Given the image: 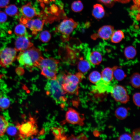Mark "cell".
<instances>
[{
  "label": "cell",
  "mask_w": 140,
  "mask_h": 140,
  "mask_svg": "<svg viewBox=\"0 0 140 140\" xmlns=\"http://www.w3.org/2000/svg\"><path fill=\"white\" fill-rule=\"evenodd\" d=\"M118 139L123 140H132L131 135L127 133H125L121 135L118 138Z\"/></svg>",
  "instance_id": "74e56055"
},
{
  "label": "cell",
  "mask_w": 140,
  "mask_h": 140,
  "mask_svg": "<svg viewBox=\"0 0 140 140\" xmlns=\"http://www.w3.org/2000/svg\"><path fill=\"white\" fill-rule=\"evenodd\" d=\"M7 134L10 136H14L17 132L16 128L14 127H8L6 130Z\"/></svg>",
  "instance_id": "d590c367"
},
{
  "label": "cell",
  "mask_w": 140,
  "mask_h": 140,
  "mask_svg": "<svg viewBox=\"0 0 140 140\" xmlns=\"http://www.w3.org/2000/svg\"><path fill=\"white\" fill-rule=\"evenodd\" d=\"M131 136L132 139L140 140V128H137L134 130Z\"/></svg>",
  "instance_id": "e575fe53"
},
{
  "label": "cell",
  "mask_w": 140,
  "mask_h": 140,
  "mask_svg": "<svg viewBox=\"0 0 140 140\" xmlns=\"http://www.w3.org/2000/svg\"><path fill=\"white\" fill-rule=\"evenodd\" d=\"M10 105V102L7 98L4 96L0 97V108L3 109H7Z\"/></svg>",
  "instance_id": "1f68e13d"
},
{
  "label": "cell",
  "mask_w": 140,
  "mask_h": 140,
  "mask_svg": "<svg viewBox=\"0 0 140 140\" xmlns=\"http://www.w3.org/2000/svg\"><path fill=\"white\" fill-rule=\"evenodd\" d=\"M78 23L72 18L63 20L57 28L58 32L61 35V38L64 41L68 40L70 35L74 29L76 28Z\"/></svg>",
  "instance_id": "5b68a950"
},
{
  "label": "cell",
  "mask_w": 140,
  "mask_h": 140,
  "mask_svg": "<svg viewBox=\"0 0 140 140\" xmlns=\"http://www.w3.org/2000/svg\"><path fill=\"white\" fill-rule=\"evenodd\" d=\"M50 9L51 12L54 14L57 13L58 10V7L55 5H52Z\"/></svg>",
  "instance_id": "60d3db41"
},
{
  "label": "cell",
  "mask_w": 140,
  "mask_h": 140,
  "mask_svg": "<svg viewBox=\"0 0 140 140\" xmlns=\"http://www.w3.org/2000/svg\"><path fill=\"white\" fill-rule=\"evenodd\" d=\"M20 11L24 16L30 19L37 15L35 9L30 2L22 6L20 8Z\"/></svg>",
  "instance_id": "5bb4252c"
},
{
  "label": "cell",
  "mask_w": 140,
  "mask_h": 140,
  "mask_svg": "<svg viewBox=\"0 0 140 140\" xmlns=\"http://www.w3.org/2000/svg\"><path fill=\"white\" fill-rule=\"evenodd\" d=\"M98 1L103 4L108 8L112 7L114 5L116 0H97Z\"/></svg>",
  "instance_id": "836d02e7"
},
{
  "label": "cell",
  "mask_w": 140,
  "mask_h": 140,
  "mask_svg": "<svg viewBox=\"0 0 140 140\" xmlns=\"http://www.w3.org/2000/svg\"><path fill=\"white\" fill-rule=\"evenodd\" d=\"M33 46V44L26 35L19 36L15 42V49L18 51H21L29 49Z\"/></svg>",
  "instance_id": "8fae6325"
},
{
  "label": "cell",
  "mask_w": 140,
  "mask_h": 140,
  "mask_svg": "<svg viewBox=\"0 0 140 140\" xmlns=\"http://www.w3.org/2000/svg\"><path fill=\"white\" fill-rule=\"evenodd\" d=\"M133 100L136 105L140 107V93H136L134 94L133 96Z\"/></svg>",
  "instance_id": "d6a6232c"
},
{
  "label": "cell",
  "mask_w": 140,
  "mask_h": 140,
  "mask_svg": "<svg viewBox=\"0 0 140 140\" xmlns=\"http://www.w3.org/2000/svg\"><path fill=\"white\" fill-rule=\"evenodd\" d=\"M62 81L57 77L55 79L48 80L45 86L46 93L50 96L55 102L62 105V107L66 101V93L63 89Z\"/></svg>",
  "instance_id": "7a4b0ae2"
},
{
  "label": "cell",
  "mask_w": 140,
  "mask_h": 140,
  "mask_svg": "<svg viewBox=\"0 0 140 140\" xmlns=\"http://www.w3.org/2000/svg\"><path fill=\"white\" fill-rule=\"evenodd\" d=\"M130 82L132 86L135 88H140V74L135 72L133 73L130 78Z\"/></svg>",
  "instance_id": "603a6c76"
},
{
  "label": "cell",
  "mask_w": 140,
  "mask_h": 140,
  "mask_svg": "<svg viewBox=\"0 0 140 140\" xmlns=\"http://www.w3.org/2000/svg\"><path fill=\"white\" fill-rule=\"evenodd\" d=\"M51 130L54 136L55 139H67V138L66 136L62 132V129L57 127H53L52 128Z\"/></svg>",
  "instance_id": "cb8c5ba5"
},
{
  "label": "cell",
  "mask_w": 140,
  "mask_h": 140,
  "mask_svg": "<svg viewBox=\"0 0 140 140\" xmlns=\"http://www.w3.org/2000/svg\"><path fill=\"white\" fill-rule=\"evenodd\" d=\"M40 69L41 71V74L48 80L56 79L57 73L44 68H42Z\"/></svg>",
  "instance_id": "484cf974"
},
{
  "label": "cell",
  "mask_w": 140,
  "mask_h": 140,
  "mask_svg": "<svg viewBox=\"0 0 140 140\" xmlns=\"http://www.w3.org/2000/svg\"><path fill=\"white\" fill-rule=\"evenodd\" d=\"M101 76L102 80L107 82L110 83L114 78L113 67L104 68L102 71Z\"/></svg>",
  "instance_id": "ac0fdd59"
},
{
  "label": "cell",
  "mask_w": 140,
  "mask_h": 140,
  "mask_svg": "<svg viewBox=\"0 0 140 140\" xmlns=\"http://www.w3.org/2000/svg\"><path fill=\"white\" fill-rule=\"evenodd\" d=\"M29 120L21 124L18 123L17 127L19 131V137L24 139L36 135L38 132L37 126L35 119L30 116Z\"/></svg>",
  "instance_id": "277c9868"
},
{
  "label": "cell",
  "mask_w": 140,
  "mask_h": 140,
  "mask_svg": "<svg viewBox=\"0 0 140 140\" xmlns=\"http://www.w3.org/2000/svg\"><path fill=\"white\" fill-rule=\"evenodd\" d=\"M86 58L91 66L93 67L99 65L102 60L101 54L99 52L96 51L91 52L88 50L86 54Z\"/></svg>",
  "instance_id": "4fadbf2b"
},
{
  "label": "cell",
  "mask_w": 140,
  "mask_h": 140,
  "mask_svg": "<svg viewBox=\"0 0 140 140\" xmlns=\"http://www.w3.org/2000/svg\"><path fill=\"white\" fill-rule=\"evenodd\" d=\"M51 38V35L49 32L47 30H44L41 32L39 36V38L42 42L46 43L48 42Z\"/></svg>",
  "instance_id": "4dcf8cb0"
},
{
  "label": "cell",
  "mask_w": 140,
  "mask_h": 140,
  "mask_svg": "<svg viewBox=\"0 0 140 140\" xmlns=\"http://www.w3.org/2000/svg\"><path fill=\"white\" fill-rule=\"evenodd\" d=\"M131 0H116V2L122 3H126L129 2Z\"/></svg>",
  "instance_id": "b9f144b4"
},
{
  "label": "cell",
  "mask_w": 140,
  "mask_h": 140,
  "mask_svg": "<svg viewBox=\"0 0 140 140\" xmlns=\"http://www.w3.org/2000/svg\"><path fill=\"white\" fill-rule=\"evenodd\" d=\"M110 93L112 97L117 102L125 104L129 100V96L128 94L127 90L122 86L114 85Z\"/></svg>",
  "instance_id": "52a82bcc"
},
{
  "label": "cell",
  "mask_w": 140,
  "mask_h": 140,
  "mask_svg": "<svg viewBox=\"0 0 140 140\" xmlns=\"http://www.w3.org/2000/svg\"><path fill=\"white\" fill-rule=\"evenodd\" d=\"M101 79V74L99 72L97 71L92 72L88 76V79L89 81L94 84L96 83Z\"/></svg>",
  "instance_id": "4316f807"
},
{
  "label": "cell",
  "mask_w": 140,
  "mask_h": 140,
  "mask_svg": "<svg viewBox=\"0 0 140 140\" xmlns=\"http://www.w3.org/2000/svg\"><path fill=\"white\" fill-rule=\"evenodd\" d=\"M44 22V20L38 19H33L32 27L30 29L32 31V34L36 35L38 32L41 31L43 29Z\"/></svg>",
  "instance_id": "e0dca14e"
},
{
  "label": "cell",
  "mask_w": 140,
  "mask_h": 140,
  "mask_svg": "<svg viewBox=\"0 0 140 140\" xmlns=\"http://www.w3.org/2000/svg\"><path fill=\"white\" fill-rule=\"evenodd\" d=\"M5 12L9 16H12L19 15V12L17 7L14 4H11L6 7Z\"/></svg>",
  "instance_id": "d4e9b609"
},
{
  "label": "cell",
  "mask_w": 140,
  "mask_h": 140,
  "mask_svg": "<svg viewBox=\"0 0 140 140\" xmlns=\"http://www.w3.org/2000/svg\"><path fill=\"white\" fill-rule=\"evenodd\" d=\"M7 16L3 12H0V24L5 22L7 19Z\"/></svg>",
  "instance_id": "f35d334b"
},
{
  "label": "cell",
  "mask_w": 140,
  "mask_h": 140,
  "mask_svg": "<svg viewBox=\"0 0 140 140\" xmlns=\"http://www.w3.org/2000/svg\"><path fill=\"white\" fill-rule=\"evenodd\" d=\"M62 88L66 93L78 95L79 88V84L85 77L83 74L79 72L74 74L67 72L62 73Z\"/></svg>",
  "instance_id": "3957f363"
},
{
  "label": "cell",
  "mask_w": 140,
  "mask_h": 140,
  "mask_svg": "<svg viewBox=\"0 0 140 140\" xmlns=\"http://www.w3.org/2000/svg\"><path fill=\"white\" fill-rule=\"evenodd\" d=\"M83 5L81 1L80 0L74 1L71 5L72 10L75 12L81 11L83 9Z\"/></svg>",
  "instance_id": "f546056e"
},
{
  "label": "cell",
  "mask_w": 140,
  "mask_h": 140,
  "mask_svg": "<svg viewBox=\"0 0 140 140\" xmlns=\"http://www.w3.org/2000/svg\"><path fill=\"white\" fill-rule=\"evenodd\" d=\"M137 51L135 48L132 46L126 47L124 51V54L125 58L128 60L133 59L137 54Z\"/></svg>",
  "instance_id": "ffe728a7"
},
{
  "label": "cell",
  "mask_w": 140,
  "mask_h": 140,
  "mask_svg": "<svg viewBox=\"0 0 140 140\" xmlns=\"http://www.w3.org/2000/svg\"><path fill=\"white\" fill-rule=\"evenodd\" d=\"M91 66L86 59H83L82 57L79 58L77 65V68L79 72L83 74H85L89 71Z\"/></svg>",
  "instance_id": "9a60e30c"
},
{
  "label": "cell",
  "mask_w": 140,
  "mask_h": 140,
  "mask_svg": "<svg viewBox=\"0 0 140 140\" xmlns=\"http://www.w3.org/2000/svg\"><path fill=\"white\" fill-rule=\"evenodd\" d=\"M92 14L93 17L97 19L103 18L105 14V11L103 6L99 4L94 5Z\"/></svg>",
  "instance_id": "2e32d148"
},
{
  "label": "cell",
  "mask_w": 140,
  "mask_h": 140,
  "mask_svg": "<svg viewBox=\"0 0 140 140\" xmlns=\"http://www.w3.org/2000/svg\"><path fill=\"white\" fill-rule=\"evenodd\" d=\"M14 32L18 36L25 35L27 33L25 26L21 23L17 25L15 27Z\"/></svg>",
  "instance_id": "f1b7e54d"
},
{
  "label": "cell",
  "mask_w": 140,
  "mask_h": 140,
  "mask_svg": "<svg viewBox=\"0 0 140 140\" xmlns=\"http://www.w3.org/2000/svg\"><path fill=\"white\" fill-rule=\"evenodd\" d=\"M15 48L6 47L0 51V65L6 67L11 65L17 58V52Z\"/></svg>",
  "instance_id": "8992f818"
},
{
  "label": "cell",
  "mask_w": 140,
  "mask_h": 140,
  "mask_svg": "<svg viewBox=\"0 0 140 140\" xmlns=\"http://www.w3.org/2000/svg\"><path fill=\"white\" fill-rule=\"evenodd\" d=\"M95 85L92 86L93 91L99 93H103L106 92L110 93L113 86L111 85L110 83L106 82L101 79Z\"/></svg>",
  "instance_id": "7c38bea8"
},
{
  "label": "cell",
  "mask_w": 140,
  "mask_h": 140,
  "mask_svg": "<svg viewBox=\"0 0 140 140\" xmlns=\"http://www.w3.org/2000/svg\"><path fill=\"white\" fill-rule=\"evenodd\" d=\"M43 58L40 50L34 46L20 52L17 59L19 64L24 67L31 69L37 67Z\"/></svg>",
  "instance_id": "6da1fadb"
},
{
  "label": "cell",
  "mask_w": 140,
  "mask_h": 140,
  "mask_svg": "<svg viewBox=\"0 0 140 140\" xmlns=\"http://www.w3.org/2000/svg\"><path fill=\"white\" fill-rule=\"evenodd\" d=\"M115 114L116 117L118 119L122 120L125 118L128 115L127 109L125 107H120L116 110Z\"/></svg>",
  "instance_id": "7402d4cb"
},
{
  "label": "cell",
  "mask_w": 140,
  "mask_h": 140,
  "mask_svg": "<svg viewBox=\"0 0 140 140\" xmlns=\"http://www.w3.org/2000/svg\"><path fill=\"white\" fill-rule=\"evenodd\" d=\"M114 31V27L109 25H105L100 27L97 33L92 35V39L96 40L98 38L107 40L110 38Z\"/></svg>",
  "instance_id": "9c48e42d"
},
{
  "label": "cell",
  "mask_w": 140,
  "mask_h": 140,
  "mask_svg": "<svg viewBox=\"0 0 140 140\" xmlns=\"http://www.w3.org/2000/svg\"><path fill=\"white\" fill-rule=\"evenodd\" d=\"M124 35L123 32L120 30L114 31L110 38L111 41L114 43H118L124 38Z\"/></svg>",
  "instance_id": "44dd1931"
},
{
  "label": "cell",
  "mask_w": 140,
  "mask_h": 140,
  "mask_svg": "<svg viewBox=\"0 0 140 140\" xmlns=\"http://www.w3.org/2000/svg\"><path fill=\"white\" fill-rule=\"evenodd\" d=\"M84 117H82L76 110L69 108L65 115V121L68 123L82 126L84 124Z\"/></svg>",
  "instance_id": "ba28073f"
},
{
  "label": "cell",
  "mask_w": 140,
  "mask_h": 140,
  "mask_svg": "<svg viewBox=\"0 0 140 140\" xmlns=\"http://www.w3.org/2000/svg\"><path fill=\"white\" fill-rule=\"evenodd\" d=\"M8 127V121L3 116L0 115V137L4 135Z\"/></svg>",
  "instance_id": "83f0119b"
},
{
  "label": "cell",
  "mask_w": 140,
  "mask_h": 140,
  "mask_svg": "<svg viewBox=\"0 0 140 140\" xmlns=\"http://www.w3.org/2000/svg\"><path fill=\"white\" fill-rule=\"evenodd\" d=\"M113 68V77L116 80L121 81L126 77V75L120 67L115 66Z\"/></svg>",
  "instance_id": "d6986e66"
},
{
  "label": "cell",
  "mask_w": 140,
  "mask_h": 140,
  "mask_svg": "<svg viewBox=\"0 0 140 140\" xmlns=\"http://www.w3.org/2000/svg\"><path fill=\"white\" fill-rule=\"evenodd\" d=\"M45 3H47L49 1V0H43Z\"/></svg>",
  "instance_id": "7bdbcfd3"
},
{
  "label": "cell",
  "mask_w": 140,
  "mask_h": 140,
  "mask_svg": "<svg viewBox=\"0 0 140 140\" xmlns=\"http://www.w3.org/2000/svg\"><path fill=\"white\" fill-rule=\"evenodd\" d=\"M59 62V60L52 58H43L39 62L38 67L40 69L44 68L57 73Z\"/></svg>",
  "instance_id": "30bf717a"
},
{
  "label": "cell",
  "mask_w": 140,
  "mask_h": 140,
  "mask_svg": "<svg viewBox=\"0 0 140 140\" xmlns=\"http://www.w3.org/2000/svg\"><path fill=\"white\" fill-rule=\"evenodd\" d=\"M9 3V0H0V7L4 8L7 6Z\"/></svg>",
  "instance_id": "ab89813d"
},
{
  "label": "cell",
  "mask_w": 140,
  "mask_h": 140,
  "mask_svg": "<svg viewBox=\"0 0 140 140\" xmlns=\"http://www.w3.org/2000/svg\"><path fill=\"white\" fill-rule=\"evenodd\" d=\"M87 139V138L83 134H81L79 136H75L73 135H71L67 139Z\"/></svg>",
  "instance_id": "8d00e7d4"
}]
</instances>
